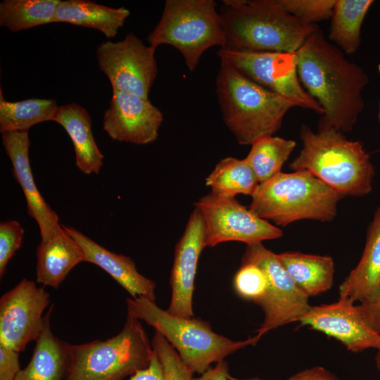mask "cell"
Masks as SVG:
<instances>
[{"label": "cell", "mask_w": 380, "mask_h": 380, "mask_svg": "<svg viewBox=\"0 0 380 380\" xmlns=\"http://www.w3.org/2000/svg\"><path fill=\"white\" fill-rule=\"evenodd\" d=\"M296 53L299 81L323 109L317 130L352 131L365 106V70L348 60L318 26Z\"/></svg>", "instance_id": "cell-1"}, {"label": "cell", "mask_w": 380, "mask_h": 380, "mask_svg": "<svg viewBox=\"0 0 380 380\" xmlns=\"http://www.w3.org/2000/svg\"><path fill=\"white\" fill-rule=\"evenodd\" d=\"M302 148L289 164L293 171L306 170L343 196H364L373 189L374 167L362 143L349 140L331 128L314 132L303 124Z\"/></svg>", "instance_id": "cell-2"}, {"label": "cell", "mask_w": 380, "mask_h": 380, "mask_svg": "<svg viewBox=\"0 0 380 380\" xmlns=\"http://www.w3.org/2000/svg\"><path fill=\"white\" fill-rule=\"evenodd\" d=\"M220 14L226 37L222 48L234 50L296 53L317 27L278 0H224Z\"/></svg>", "instance_id": "cell-3"}, {"label": "cell", "mask_w": 380, "mask_h": 380, "mask_svg": "<svg viewBox=\"0 0 380 380\" xmlns=\"http://www.w3.org/2000/svg\"><path fill=\"white\" fill-rule=\"evenodd\" d=\"M216 94L223 121L241 145L274 135L286 113L298 104L265 89L221 61Z\"/></svg>", "instance_id": "cell-4"}, {"label": "cell", "mask_w": 380, "mask_h": 380, "mask_svg": "<svg viewBox=\"0 0 380 380\" xmlns=\"http://www.w3.org/2000/svg\"><path fill=\"white\" fill-rule=\"evenodd\" d=\"M344 196L306 170L280 172L259 184L248 208L275 226L312 220L331 222Z\"/></svg>", "instance_id": "cell-5"}, {"label": "cell", "mask_w": 380, "mask_h": 380, "mask_svg": "<svg viewBox=\"0 0 380 380\" xmlns=\"http://www.w3.org/2000/svg\"><path fill=\"white\" fill-rule=\"evenodd\" d=\"M127 314L153 327L176 350L182 361L194 372L203 374L213 363L248 346L255 345L258 334L235 341L213 331L208 322L173 315L156 303L140 297L126 299Z\"/></svg>", "instance_id": "cell-6"}, {"label": "cell", "mask_w": 380, "mask_h": 380, "mask_svg": "<svg viewBox=\"0 0 380 380\" xmlns=\"http://www.w3.org/2000/svg\"><path fill=\"white\" fill-rule=\"evenodd\" d=\"M153 353L140 320L127 314L124 327L117 335L70 345L63 380H123L146 368Z\"/></svg>", "instance_id": "cell-7"}, {"label": "cell", "mask_w": 380, "mask_h": 380, "mask_svg": "<svg viewBox=\"0 0 380 380\" xmlns=\"http://www.w3.org/2000/svg\"><path fill=\"white\" fill-rule=\"evenodd\" d=\"M149 45L175 47L190 71L208 49L224 47L226 37L213 0H167L160 20L147 37Z\"/></svg>", "instance_id": "cell-8"}, {"label": "cell", "mask_w": 380, "mask_h": 380, "mask_svg": "<svg viewBox=\"0 0 380 380\" xmlns=\"http://www.w3.org/2000/svg\"><path fill=\"white\" fill-rule=\"evenodd\" d=\"M258 266L267 279L264 296L256 303L262 309L265 317L257 330L262 336L272 329L300 319L309 311V296L295 283L276 253L262 243L247 244L241 264Z\"/></svg>", "instance_id": "cell-9"}, {"label": "cell", "mask_w": 380, "mask_h": 380, "mask_svg": "<svg viewBox=\"0 0 380 380\" xmlns=\"http://www.w3.org/2000/svg\"><path fill=\"white\" fill-rule=\"evenodd\" d=\"M217 56L220 61L265 89L296 102L298 107L323 114L322 107L299 81L296 53L220 48Z\"/></svg>", "instance_id": "cell-10"}, {"label": "cell", "mask_w": 380, "mask_h": 380, "mask_svg": "<svg viewBox=\"0 0 380 380\" xmlns=\"http://www.w3.org/2000/svg\"><path fill=\"white\" fill-rule=\"evenodd\" d=\"M202 216L205 247L227 241L247 244L280 238L283 232L241 205L235 197L210 193L194 203Z\"/></svg>", "instance_id": "cell-11"}, {"label": "cell", "mask_w": 380, "mask_h": 380, "mask_svg": "<svg viewBox=\"0 0 380 380\" xmlns=\"http://www.w3.org/2000/svg\"><path fill=\"white\" fill-rule=\"evenodd\" d=\"M155 52V48L144 44L130 32L121 41L101 43L96 49V58L113 91L148 99L158 75Z\"/></svg>", "instance_id": "cell-12"}, {"label": "cell", "mask_w": 380, "mask_h": 380, "mask_svg": "<svg viewBox=\"0 0 380 380\" xmlns=\"http://www.w3.org/2000/svg\"><path fill=\"white\" fill-rule=\"evenodd\" d=\"M50 294L44 287L22 279L0 298V343L18 352L35 341L44 327Z\"/></svg>", "instance_id": "cell-13"}, {"label": "cell", "mask_w": 380, "mask_h": 380, "mask_svg": "<svg viewBox=\"0 0 380 380\" xmlns=\"http://www.w3.org/2000/svg\"><path fill=\"white\" fill-rule=\"evenodd\" d=\"M163 121L162 112L148 99L113 91L103 129L113 140L146 145L157 139Z\"/></svg>", "instance_id": "cell-14"}, {"label": "cell", "mask_w": 380, "mask_h": 380, "mask_svg": "<svg viewBox=\"0 0 380 380\" xmlns=\"http://www.w3.org/2000/svg\"><path fill=\"white\" fill-rule=\"evenodd\" d=\"M354 303L338 298L333 303L311 306L299 322L336 338L353 353L377 350L380 334L366 322Z\"/></svg>", "instance_id": "cell-15"}, {"label": "cell", "mask_w": 380, "mask_h": 380, "mask_svg": "<svg viewBox=\"0 0 380 380\" xmlns=\"http://www.w3.org/2000/svg\"><path fill=\"white\" fill-rule=\"evenodd\" d=\"M205 248L203 220L194 208L175 251L170 277L171 300L167 310L173 315L183 318L194 316V281L198 261Z\"/></svg>", "instance_id": "cell-16"}, {"label": "cell", "mask_w": 380, "mask_h": 380, "mask_svg": "<svg viewBox=\"0 0 380 380\" xmlns=\"http://www.w3.org/2000/svg\"><path fill=\"white\" fill-rule=\"evenodd\" d=\"M2 145L13 166V175L20 186L27 213L38 224L41 241H46L62 229L58 215L39 191L30 164L28 131L1 134Z\"/></svg>", "instance_id": "cell-17"}, {"label": "cell", "mask_w": 380, "mask_h": 380, "mask_svg": "<svg viewBox=\"0 0 380 380\" xmlns=\"http://www.w3.org/2000/svg\"><path fill=\"white\" fill-rule=\"evenodd\" d=\"M63 227L83 249L84 262L94 264L106 272L132 298L143 297L156 301V283L138 272L132 258L106 249L71 227Z\"/></svg>", "instance_id": "cell-18"}, {"label": "cell", "mask_w": 380, "mask_h": 380, "mask_svg": "<svg viewBox=\"0 0 380 380\" xmlns=\"http://www.w3.org/2000/svg\"><path fill=\"white\" fill-rule=\"evenodd\" d=\"M36 281L57 289L70 272L84 262L80 245L62 229L46 241H41L36 251Z\"/></svg>", "instance_id": "cell-19"}, {"label": "cell", "mask_w": 380, "mask_h": 380, "mask_svg": "<svg viewBox=\"0 0 380 380\" xmlns=\"http://www.w3.org/2000/svg\"><path fill=\"white\" fill-rule=\"evenodd\" d=\"M69 135L75 154V165L85 175L99 174L104 156L95 141L89 112L77 103L58 106L53 119Z\"/></svg>", "instance_id": "cell-20"}, {"label": "cell", "mask_w": 380, "mask_h": 380, "mask_svg": "<svg viewBox=\"0 0 380 380\" xmlns=\"http://www.w3.org/2000/svg\"><path fill=\"white\" fill-rule=\"evenodd\" d=\"M53 305L45 313L44 327L35 341L32 355L15 380H63L70 360V345L56 336L51 328Z\"/></svg>", "instance_id": "cell-21"}, {"label": "cell", "mask_w": 380, "mask_h": 380, "mask_svg": "<svg viewBox=\"0 0 380 380\" xmlns=\"http://www.w3.org/2000/svg\"><path fill=\"white\" fill-rule=\"evenodd\" d=\"M380 283V208L367 232L360 261L339 286V298L362 302L369 298Z\"/></svg>", "instance_id": "cell-22"}, {"label": "cell", "mask_w": 380, "mask_h": 380, "mask_svg": "<svg viewBox=\"0 0 380 380\" xmlns=\"http://www.w3.org/2000/svg\"><path fill=\"white\" fill-rule=\"evenodd\" d=\"M129 15L125 7L112 8L89 0H60L53 23L95 29L112 39Z\"/></svg>", "instance_id": "cell-23"}, {"label": "cell", "mask_w": 380, "mask_h": 380, "mask_svg": "<svg viewBox=\"0 0 380 380\" xmlns=\"http://www.w3.org/2000/svg\"><path fill=\"white\" fill-rule=\"evenodd\" d=\"M277 255L296 285L309 297L332 287L335 267L331 257L300 252H284Z\"/></svg>", "instance_id": "cell-24"}, {"label": "cell", "mask_w": 380, "mask_h": 380, "mask_svg": "<svg viewBox=\"0 0 380 380\" xmlns=\"http://www.w3.org/2000/svg\"><path fill=\"white\" fill-rule=\"evenodd\" d=\"M372 0H336L329 41L343 53L353 55L361 44V28Z\"/></svg>", "instance_id": "cell-25"}, {"label": "cell", "mask_w": 380, "mask_h": 380, "mask_svg": "<svg viewBox=\"0 0 380 380\" xmlns=\"http://www.w3.org/2000/svg\"><path fill=\"white\" fill-rule=\"evenodd\" d=\"M58 107L51 99L8 101L0 89V132L28 131L37 124L53 121Z\"/></svg>", "instance_id": "cell-26"}, {"label": "cell", "mask_w": 380, "mask_h": 380, "mask_svg": "<svg viewBox=\"0 0 380 380\" xmlns=\"http://www.w3.org/2000/svg\"><path fill=\"white\" fill-rule=\"evenodd\" d=\"M205 185L210 187L211 194L217 196H251L259 182L245 158L227 157L220 160L205 178Z\"/></svg>", "instance_id": "cell-27"}, {"label": "cell", "mask_w": 380, "mask_h": 380, "mask_svg": "<svg viewBox=\"0 0 380 380\" xmlns=\"http://www.w3.org/2000/svg\"><path fill=\"white\" fill-rule=\"evenodd\" d=\"M60 0H4L0 26L13 32L53 23Z\"/></svg>", "instance_id": "cell-28"}, {"label": "cell", "mask_w": 380, "mask_h": 380, "mask_svg": "<svg viewBox=\"0 0 380 380\" xmlns=\"http://www.w3.org/2000/svg\"><path fill=\"white\" fill-rule=\"evenodd\" d=\"M292 139L274 135L262 137L251 146L245 158L254 172L259 184L281 172L283 165L296 147Z\"/></svg>", "instance_id": "cell-29"}, {"label": "cell", "mask_w": 380, "mask_h": 380, "mask_svg": "<svg viewBox=\"0 0 380 380\" xmlns=\"http://www.w3.org/2000/svg\"><path fill=\"white\" fill-rule=\"evenodd\" d=\"M152 347L162 365L164 380H194V372L182 361L176 350L158 331Z\"/></svg>", "instance_id": "cell-30"}, {"label": "cell", "mask_w": 380, "mask_h": 380, "mask_svg": "<svg viewBox=\"0 0 380 380\" xmlns=\"http://www.w3.org/2000/svg\"><path fill=\"white\" fill-rule=\"evenodd\" d=\"M234 287L239 296L257 303L266 292L267 279L258 266L241 264L234 276Z\"/></svg>", "instance_id": "cell-31"}, {"label": "cell", "mask_w": 380, "mask_h": 380, "mask_svg": "<svg viewBox=\"0 0 380 380\" xmlns=\"http://www.w3.org/2000/svg\"><path fill=\"white\" fill-rule=\"evenodd\" d=\"M296 18L309 24L331 18L336 0H278Z\"/></svg>", "instance_id": "cell-32"}, {"label": "cell", "mask_w": 380, "mask_h": 380, "mask_svg": "<svg viewBox=\"0 0 380 380\" xmlns=\"http://www.w3.org/2000/svg\"><path fill=\"white\" fill-rule=\"evenodd\" d=\"M25 231L17 220L0 223V277L4 275L7 265L20 248Z\"/></svg>", "instance_id": "cell-33"}, {"label": "cell", "mask_w": 380, "mask_h": 380, "mask_svg": "<svg viewBox=\"0 0 380 380\" xmlns=\"http://www.w3.org/2000/svg\"><path fill=\"white\" fill-rule=\"evenodd\" d=\"M357 308L370 327L380 334V283L374 293L360 302Z\"/></svg>", "instance_id": "cell-34"}, {"label": "cell", "mask_w": 380, "mask_h": 380, "mask_svg": "<svg viewBox=\"0 0 380 380\" xmlns=\"http://www.w3.org/2000/svg\"><path fill=\"white\" fill-rule=\"evenodd\" d=\"M20 353L0 343V380H15L21 369Z\"/></svg>", "instance_id": "cell-35"}, {"label": "cell", "mask_w": 380, "mask_h": 380, "mask_svg": "<svg viewBox=\"0 0 380 380\" xmlns=\"http://www.w3.org/2000/svg\"><path fill=\"white\" fill-rule=\"evenodd\" d=\"M128 380H164L163 367L155 351L149 365L132 375Z\"/></svg>", "instance_id": "cell-36"}, {"label": "cell", "mask_w": 380, "mask_h": 380, "mask_svg": "<svg viewBox=\"0 0 380 380\" xmlns=\"http://www.w3.org/2000/svg\"><path fill=\"white\" fill-rule=\"evenodd\" d=\"M287 380H341L333 373L321 366L302 370Z\"/></svg>", "instance_id": "cell-37"}, {"label": "cell", "mask_w": 380, "mask_h": 380, "mask_svg": "<svg viewBox=\"0 0 380 380\" xmlns=\"http://www.w3.org/2000/svg\"><path fill=\"white\" fill-rule=\"evenodd\" d=\"M228 369L227 362L222 360L216 363L214 367H209L198 377L194 378V380H229Z\"/></svg>", "instance_id": "cell-38"}, {"label": "cell", "mask_w": 380, "mask_h": 380, "mask_svg": "<svg viewBox=\"0 0 380 380\" xmlns=\"http://www.w3.org/2000/svg\"><path fill=\"white\" fill-rule=\"evenodd\" d=\"M376 367L380 372V347L377 349V353L375 357Z\"/></svg>", "instance_id": "cell-39"}, {"label": "cell", "mask_w": 380, "mask_h": 380, "mask_svg": "<svg viewBox=\"0 0 380 380\" xmlns=\"http://www.w3.org/2000/svg\"><path fill=\"white\" fill-rule=\"evenodd\" d=\"M228 379H229V380H262V379H258V378H252V379H240L233 377V376H232L230 375H229Z\"/></svg>", "instance_id": "cell-40"}, {"label": "cell", "mask_w": 380, "mask_h": 380, "mask_svg": "<svg viewBox=\"0 0 380 380\" xmlns=\"http://www.w3.org/2000/svg\"><path fill=\"white\" fill-rule=\"evenodd\" d=\"M377 70L380 73V62L377 65ZM378 118L380 123V99H379V113H378Z\"/></svg>", "instance_id": "cell-41"}]
</instances>
